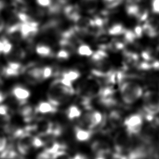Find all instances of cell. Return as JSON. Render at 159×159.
I'll list each match as a JSON object with an SVG mask.
<instances>
[{
    "label": "cell",
    "mask_w": 159,
    "mask_h": 159,
    "mask_svg": "<svg viewBox=\"0 0 159 159\" xmlns=\"http://www.w3.org/2000/svg\"><path fill=\"white\" fill-rule=\"evenodd\" d=\"M75 93L73 87L64 84L59 78H57L51 83L47 93V98L48 102L58 107L68 101Z\"/></svg>",
    "instance_id": "obj_1"
},
{
    "label": "cell",
    "mask_w": 159,
    "mask_h": 159,
    "mask_svg": "<svg viewBox=\"0 0 159 159\" xmlns=\"http://www.w3.org/2000/svg\"><path fill=\"white\" fill-rule=\"evenodd\" d=\"M120 94L122 101L130 105L138 101L143 94L142 87L134 81H125L120 86Z\"/></svg>",
    "instance_id": "obj_2"
},
{
    "label": "cell",
    "mask_w": 159,
    "mask_h": 159,
    "mask_svg": "<svg viewBox=\"0 0 159 159\" xmlns=\"http://www.w3.org/2000/svg\"><path fill=\"white\" fill-rule=\"evenodd\" d=\"M114 148L116 152L126 153L134 146V141L132 135L125 130L119 132L114 138Z\"/></svg>",
    "instance_id": "obj_3"
},
{
    "label": "cell",
    "mask_w": 159,
    "mask_h": 159,
    "mask_svg": "<svg viewBox=\"0 0 159 159\" xmlns=\"http://www.w3.org/2000/svg\"><path fill=\"white\" fill-rule=\"evenodd\" d=\"M143 109L145 114L155 116L159 113V92L147 91L143 96Z\"/></svg>",
    "instance_id": "obj_4"
},
{
    "label": "cell",
    "mask_w": 159,
    "mask_h": 159,
    "mask_svg": "<svg viewBox=\"0 0 159 159\" xmlns=\"http://www.w3.org/2000/svg\"><path fill=\"white\" fill-rule=\"evenodd\" d=\"M105 121L104 116L98 111H91L86 112L81 117L80 124L89 130H93L101 125Z\"/></svg>",
    "instance_id": "obj_5"
},
{
    "label": "cell",
    "mask_w": 159,
    "mask_h": 159,
    "mask_svg": "<svg viewBox=\"0 0 159 159\" xmlns=\"http://www.w3.org/2000/svg\"><path fill=\"white\" fill-rule=\"evenodd\" d=\"M143 123V117L140 113L132 114L127 117L123 124L125 127V131L130 135H137L140 132Z\"/></svg>",
    "instance_id": "obj_6"
},
{
    "label": "cell",
    "mask_w": 159,
    "mask_h": 159,
    "mask_svg": "<svg viewBox=\"0 0 159 159\" xmlns=\"http://www.w3.org/2000/svg\"><path fill=\"white\" fill-rule=\"evenodd\" d=\"M101 88L99 83L95 80H87L80 85L78 91L81 96V98L91 99L98 96Z\"/></svg>",
    "instance_id": "obj_7"
},
{
    "label": "cell",
    "mask_w": 159,
    "mask_h": 159,
    "mask_svg": "<svg viewBox=\"0 0 159 159\" xmlns=\"http://www.w3.org/2000/svg\"><path fill=\"white\" fill-rule=\"evenodd\" d=\"M39 31V24L36 21L29 22H21L20 26V34L21 38L30 40L34 38Z\"/></svg>",
    "instance_id": "obj_8"
},
{
    "label": "cell",
    "mask_w": 159,
    "mask_h": 159,
    "mask_svg": "<svg viewBox=\"0 0 159 159\" xmlns=\"http://www.w3.org/2000/svg\"><path fill=\"white\" fill-rule=\"evenodd\" d=\"M42 68L43 67L30 66L27 70L24 69V71H25L27 81L30 83H36L43 80L42 78Z\"/></svg>",
    "instance_id": "obj_9"
},
{
    "label": "cell",
    "mask_w": 159,
    "mask_h": 159,
    "mask_svg": "<svg viewBox=\"0 0 159 159\" xmlns=\"http://www.w3.org/2000/svg\"><path fill=\"white\" fill-rule=\"evenodd\" d=\"M12 96L20 105L24 104L30 96V93L26 88L16 85L11 90Z\"/></svg>",
    "instance_id": "obj_10"
},
{
    "label": "cell",
    "mask_w": 159,
    "mask_h": 159,
    "mask_svg": "<svg viewBox=\"0 0 159 159\" xmlns=\"http://www.w3.org/2000/svg\"><path fill=\"white\" fill-rule=\"evenodd\" d=\"M32 137L30 134H27L19 139L17 148L18 152L23 155H27L32 147Z\"/></svg>",
    "instance_id": "obj_11"
},
{
    "label": "cell",
    "mask_w": 159,
    "mask_h": 159,
    "mask_svg": "<svg viewBox=\"0 0 159 159\" xmlns=\"http://www.w3.org/2000/svg\"><path fill=\"white\" fill-rule=\"evenodd\" d=\"M63 12L67 19L75 23L81 17L80 7L76 5H68L65 6L63 8Z\"/></svg>",
    "instance_id": "obj_12"
},
{
    "label": "cell",
    "mask_w": 159,
    "mask_h": 159,
    "mask_svg": "<svg viewBox=\"0 0 159 159\" xmlns=\"http://www.w3.org/2000/svg\"><path fill=\"white\" fill-rule=\"evenodd\" d=\"M74 134L75 139L80 142H85L88 141L92 137V130L86 129L81 127L76 126L74 128Z\"/></svg>",
    "instance_id": "obj_13"
},
{
    "label": "cell",
    "mask_w": 159,
    "mask_h": 159,
    "mask_svg": "<svg viewBox=\"0 0 159 159\" xmlns=\"http://www.w3.org/2000/svg\"><path fill=\"white\" fill-rule=\"evenodd\" d=\"M35 111L43 114H53L57 112V107L53 106L50 102L40 101L35 107Z\"/></svg>",
    "instance_id": "obj_14"
},
{
    "label": "cell",
    "mask_w": 159,
    "mask_h": 159,
    "mask_svg": "<svg viewBox=\"0 0 159 159\" xmlns=\"http://www.w3.org/2000/svg\"><path fill=\"white\" fill-rule=\"evenodd\" d=\"M20 107L19 109V114L24 117L25 122H30L34 118V109L30 105L22 104L20 105Z\"/></svg>",
    "instance_id": "obj_15"
},
{
    "label": "cell",
    "mask_w": 159,
    "mask_h": 159,
    "mask_svg": "<svg viewBox=\"0 0 159 159\" xmlns=\"http://www.w3.org/2000/svg\"><path fill=\"white\" fill-rule=\"evenodd\" d=\"M25 55H26V53L23 48L20 47H17V48H13L11 52V53L7 55L9 61L19 62L20 60L25 58Z\"/></svg>",
    "instance_id": "obj_16"
},
{
    "label": "cell",
    "mask_w": 159,
    "mask_h": 159,
    "mask_svg": "<svg viewBox=\"0 0 159 159\" xmlns=\"http://www.w3.org/2000/svg\"><path fill=\"white\" fill-rule=\"evenodd\" d=\"M0 159H22L12 147H6L0 154Z\"/></svg>",
    "instance_id": "obj_17"
},
{
    "label": "cell",
    "mask_w": 159,
    "mask_h": 159,
    "mask_svg": "<svg viewBox=\"0 0 159 159\" xmlns=\"http://www.w3.org/2000/svg\"><path fill=\"white\" fill-rule=\"evenodd\" d=\"M35 52L42 57H51L53 55L52 48L45 44H38L35 47Z\"/></svg>",
    "instance_id": "obj_18"
},
{
    "label": "cell",
    "mask_w": 159,
    "mask_h": 159,
    "mask_svg": "<svg viewBox=\"0 0 159 159\" xmlns=\"http://www.w3.org/2000/svg\"><path fill=\"white\" fill-rule=\"evenodd\" d=\"M81 115V111L77 106L71 105L66 110V116L69 120H74L80 117Z\"/></svg>",
    "instance_id": "obj_19"
},
{
    "label": "cell",
    "mask_w": 159,
    "mask_h": 159,
    "mask_svg": "<svg viewBox=\"0 0 159 159\" xmlns=\"http://www.w3.org/2000/svg\"><path fill=\"white\" fill-rule=\"evenodd\" d=\"M109 121L112 127H117L122 122V116L118 111H112L109 115Z\"/></svg>",
    "instance_id": "obj_20"
},
{
    "label": "cell",
    "mask_w": 159,
    "mask_h": 159,
    "mask_svg": "<svg viewBox=\"0 0 159 159\" xmlns=\"http://www.w3.org/2000/svg\"><path fill=\"white\" fill-rule=\"evenodd\" d=\"M81 76L80 71L76 70H70L63 71L61 74V77L68 80L70 82H73L78 80Z\"/></svg>",
    "instance_id": "obj_21"
},
{
    "label": "cell",
    "mask_w": 159,
    "mask_h": 159,
    "mask_svg": "<svg viewBox=\"0 0 159 159\" xmlns=\"http://www.w3.org/2000/svg\"><path fill=\"white\" fill-rule=\"evenodd\" d=\"M142 7H141L139 4H126L125 6V12L128 16L133 17L137 18L139 14Z\"/></svg>",
    "instance_id": "obj_22"
},
{
    "label": "cell",
    "mask_w": 159,
    "mask_h": 159,
    "mask_svg": "<svg viewBox=\"0 0 159 159\" xmlns=\"http://www.w3.org/2000/svg\"><path fill=\"white\" fill-rule=\"evenodd\" d=\"M108 55L104 49L101 48L93 53L91 55V61L94 63L104 61L107 58Z\"/></svg>",
    "instance_id": "obj_23"
},
{
    "label": "cell",
    "mask_w": 159,
    "mask_h": 159,
    "mask_svg": "<svg viewBox=\"0 0 159 159\" xmlns=\"http://www.w3.org/2000/svg\"><path fill=\"white\" fill-rule=\"evenodd\" d=\"M143 32L147 34L149 37L153 38L157 35L158 32L157 30V27L153 25L150 22H145L142 26Z\"/></svg>",
    "instance_id": "obj_24"
},
{
    "label": "cell",
    "mask_w": 159,
    "mask_h": 159,
    "mask_svg": "<svg viewBox=\"0 0 159 159\" xmlns=\"http://www.w3.org/2000/svg\"><path fill=\"white\" fill-rule=\"evenodd\" d=\"M125 30L126 29L122 24L117 23L112 25L111 27H109L108 29V34L111 35H119L124 34Z\"/></svg>",
    "instance_id": "obj_25"
},
{
    "label": "cell",
    "mask_w": 159,
    "mask_h": 159,
    "mask_svg": "<svg viewBox=\"0 0 159 159\" xmlns=\"http://www.w3.org/2000/svg\"><path fill=\"white\" fill-rule=\"evenodd\" d=\"M1 72L2 75H3L4 76H5L6 78L16 77V76H17L18 75H19V74L21 73L20 71L14 70V69L10 68L9 66H8L7 65H6L5 66H3L1 68Z\"/></svg>",
    "instance_id": "obj_26"
},
{
    "label": "cell",
    "mask_w": 159,
    "mask_h": 159,
    "mask_svg": "<svg viewBox=\"0 0 159 159\" xmlns=\"http://www.w3.org/2000/svg\"><path fill=\"white\" fill-rule=\"evenodd\" d=\"M78 53L81 56L84 57H90L92 55L93 52L91 47L84 43L80 45L77 48Z\"/></svg>",
    "instance_id": "obj_27"
},
{
    "label": "cell",
    "mask_w": 159,
    "mask_h": 159,
    "mask_svg": "<svg viewBox=\"0 0 159 159\" xmlns=\"http://www.w3.org/2000/svg\"><path fill=\"white\" fill-rule=\"evenodd\" d=\"M123 35L124 36L125 42H127V43L134 42V41L137 38L134 34V30H131L129 29H126L125 32Z\"/></svg>",
    "instance_id": "obj_28"
},
{
    "label": "cell",
    "mask_w": 159,
    "mask_h": 159,
    "mask_svg": "<svg viewBox=\"0 0 159 159\" xmlns=\"http://www.w3.org/2000/svg\"><path fill=\"white\" fill-rule=\"evenodd\" d=\"M3 43H4V47H3V51L2 53L4 55H8L11 53L12 50L13 49L12 44L10 42V41L6 37H2Z\"/></svg>",
    "instance_id": "obj_29"
},
{
    "label": "cell",
    "mask_w": 159,
    "mask_h": 159,
    "mask_svg": "<svg viewBox=\"0 0 159 159\" xmlns=\"http://www.w3.org/2000/svg\"><path fill=\"white\" fill-rule=\"evenodd\" d=\"M52 159H73V158L65 151L60 150L52 155Z\"/></svg>",
    "instance_id": "obj_30"
},
{
    "label": "cell",
    "mask_w": 159,
    "mask_h": 159,
    "mask_svg": "<svg viewBox=\"0 0 159 159\" xmlns=\"http://www.w3.org/2000/svg\"><path fill=\"white\" fill-rule=\"evenodd\" d=\"M106 7L109 9H112L119 6L123 0H102Z\"/></svg>",
    "instance_id": "obj_31"
},
{
    "label": "cell",
    "mask_w": 159,
    "mask_h": 159,
    "mask_svg": "<svg viewBox=\"0 0 159 159\" xmlns=\"http://www.w3.org/2000/svg\"><path fill=\"white\" fill-rule=\"evenodd\" d=\"M45 142L42 139L41 137H39L37 136H33L32 140V144L33 148H40L43 147L45 145Z\"/></svg>",
    "instance_id": "obj_32"
},
{
    "label": "cell",
    "mask_w": 159,
    "mask_h": 159,
    "mask_svg": "<svg viewBox=\"0 0 159 159\" xmlns=\"http://www.w3.org/2000/svg\"><path fill=\"white\" fill-rule=\"evenodd\" d=\"M56 57L57 58L60 60H67L70 57V53L68 50L62 48L59 51H58V52L57 53Z\"/></svg>",
    "instance_id": "obj_33"
},
{
    "label": "cell",
    "mask_w": 159,
    "mask_h": 159,
    "mask_svg": "<svg viewBox=\"0 0 159 159\" xmlns=\"http://www.w3.org/2000/svg\"><path fill=\"white\" fill-rule=\"evenodd\" d=\"M53 71L51 66H46L42 68V78L43 80H46L50 78L53 75Z\"/></svg>",
    "instance_id": "obj_34"
},
{
    "label": "cell",
    "mask_w": 159,
    "mask_h": 159,
    "mask_svg": "<svg viewBox=\"0 0 159 159\" xmlns=\"http://www.w3.org/2000/svg\"><path fill=\"white\" fill-rule=\"evenodd\" d=\"M151 7L154 14H159V0H152Z\"/></svg>",
    "instance_id": "obj_35"
},
{
    "label": "cell",
    "mask_w": 159,
    "mask_h": 159,
    "mask_svg": "<svg viewBox=\"0 0 159 159\" xmlns=\"http://www.w3.org/2000/svg\"><path fill=\"white\" fill-rule=\"evenodd\" d=\"M7 147L6 138L0 133V153H1Z\"/></svg>",
    "instance_id": "obj_36"
},
{
    "label": "cell",
    "mask_w": 159,
    "mask_h": 159,
    "mask_svg": "<svg viewBox=\"0 0 159 159\" xmlns=\"http://www.w3.org/2000/svg\"><path fill=\"white\" fill-rule=\"evenodd\" d=\"M125 43L124 42H120V41H116L113 43V45H111L112 48H113L115 50H120L124 48Z\"/></svg>",
    "instance_id": "obj_37"
},
{
    "label": "cell",
    "mask_w": 159,
    "mask_h": 159,
    "mask_svg": "<svg viewBox=\"0 0 159 159\" xmlns=\"http://www.w3.org/2000/svg\"><path fill=\"white\" fill-rule=\"evenodd\" d=\"M134 34L136 36L137 38H140L142 37L143 33V30L142 28V26L141 25H137L135 27L134 30Z\"/></svg>",
    "instance_id": "obj_38"
},
{
    "label": "cell",
    "mask_w": 159,
    "mask_h": 159,
    "mask_svg": "<svg viewBox=\"0 0 159 159\" xmlns=\"http://www.w3.org/2000/svg\"><path fill=\"white\" fill-rule=\"evenodd\" d=\"M9 107L4 104L0 105V116L2 117L8 116Z\"/></svg>",
    "instance_id": "obj_39"
},
{
    "label": "cell",
    "mask_w": 159,
    "mask_h": 159,
    "mask_svg": "<svg viewBox=\"0 0 159 159\" xmlns=\"http://www.w3.org/2000/svg\"><path fill=\"white\" fill-rule=\"evenodd\" d=\"M52 155L43 150L38 155L37 159H52Z\"/></svg>",
    "instance_id": "obj_40"
},
{
    "label": "cell",
    "mask_w": 159,
    "mask_h": 159,
    "mask_svg": "<svg viewBox=\"0 0 159 159\" xmlns=\"http://www.w3.org/2000/svg\"><path fill=\"white\" fill-rule=\"evenodd\" d=\"M73 159H89V158L83 153H78L75 155V156L73 157Z\"/></svg>",
    "instance_id": "obj_41"
},
{
    "label": "cell",
    "mask_w": 159,
    "mask_h": 159,
    "mask_svg": "<svg viewBox=\"0 0 159 159\" xmlns=\"http://www.w3.org/2000/svg\"><path fill=\"white\" fill-rule=\"evenodd\" d=\"M142 0H126V4H138Z\"/></svg>",
    "instance_id": "obj_42"
},
{
    "label": "cell",
    "mask_w": 159,
    "mask_h": 159,
    "mask_svg": "<svg viewBox=\"0 0 159 159\" xmlns=\"http://www.w3.org/2000/svg\"><path fill=\"white\" fill-rule=\"evenodd\" d=\"M5 26V23L4 20L2 19V18L0 16V32L4 29Z\"/></svg>",
    "instance_id": "obj_43"
},
{
    "label": "cell",
    "mask_w": 159,
    "mask_h": 159,
    "mask_svg": "<svg viewBox=\"0 0 159 159\" xmlns=\"http://www.w3.org/2000/svg\"><path fill=\"white\" fill-rule=\"evenodd\" d=\"M6 94L0 91V103H1L4 101V99H6Z\"/></svg>",
    "instance_id": "obj_44"
},
{
    "label": "cell",
    "mask_w": 159,
    "mask_h": 159,
    "mask_svg": "<svg viewBox=\"0 0 159 159\" xmlns=\"http://www.w3.org/2000/svg\"><path fill=\"white\" fill-rule=\"evenodd\" d=\"M3 47H4V43H3L2 38H1L0 39V54L2 53Z\"/></svg>",
    "instance_id": "obj_45"
},
{
    "label": "cell",
    "mask_w": 159,
    "mask_h": 159,
    "mask_svg": "<svg viewBox=\"0 0 159 159\" xmlns=\"http://www.w3.org/2000/svg\"><path fill=\"white\" fill-rule=\"evenodd\" d=\"M3 84H4V82H3V81H2V78L0 77V88L1 87H2V85H3Z\"/></svg>",
    "instance_id": "obj_46"
},
{
    "label": "cell",
    "mask_w": 159,
    "mask_h": 159,
    "mask_svg": "<svg viewBox=\"0 0 159 159\" xmlns=\"http://www.w3.org/2000/svg\"><path fill=\"white\" fill-rule=\"evenodd\" d=\"M3 7V3L0 1V9Z\"/></svg>",
    "instance_id": "obj_47"
},
{
    "label": "cell",
    "mask_w": 159,
    "mask_h": 159,
    "mask_svg": "<svg viewBox=\"0 0 159 159\" xmlns=\"http://www.w3.org/2000/svg\"><path fill=\"white\" fill-rule=\"evenodd\" d=\"M65 1H66V0H65Z\"/></svg>",
    "instance_id": "obj_48"
}]
</instances>
